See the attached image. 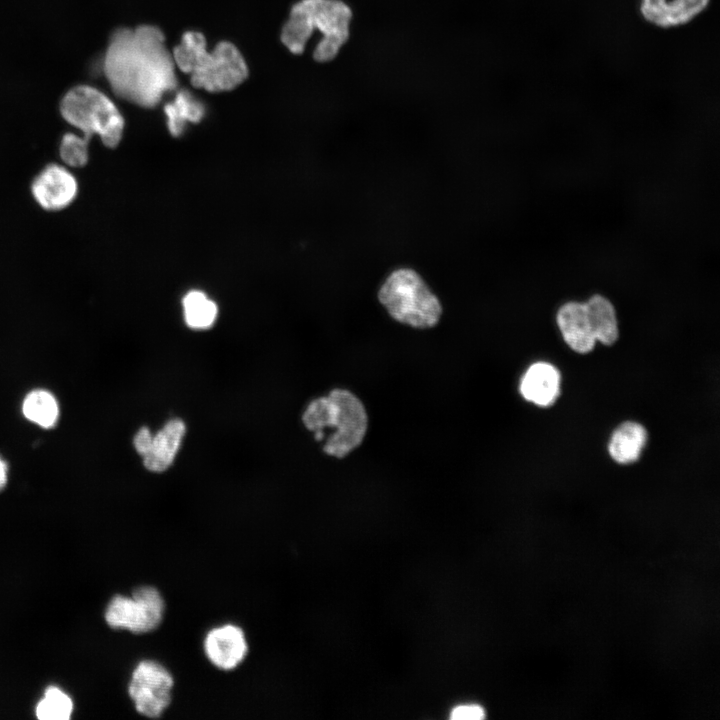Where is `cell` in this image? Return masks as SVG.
Segmentation results:
<instances>
[{"label":"cell","mask_w":720,"mask_h":720,"mask_svg":"<svg viewBox=\"0 0 720 720\" xmlns=\"http://www.w3.org/2000/svg\"><path fill=\"white\" fill-rule=\"evenodd\" d=\"M153 435L147 427H142L136 433L133 443L137 453L143 456L150 448Z\"/></svg>","instance_id":"23"},{"label":"cell","mask_w":720,"mask_h":720,"mask_svg":"<svg viewBox=\"0 0 720 720\" xmlns=\"http://www.w3.org/2000/svg\"><path fill=\"white\" fill-rule=\"evenodd\" d=\"M351 9L341 0H300L290 10L281 30V41L293 54H301L313 31L322 38L313 58L323 63L334 59L350 34Z\"/></svg>","instance_id":"2"},{"label":"cell","mask_w":720,"mask_h":720,"mask_svg":"<svg viewBox=\"0 0 720 720\" xmlns=\"http://www.w3.org/2000/svg\"><path fill=\"white\" fill-rule=\"evenodd\" d=\"M185 434V424L181 419L168 421L152 437L149 450L142 456L146 469L152 472L165 471L174 461Z\"/></svg>","instance_id":"14"},{"label":"cell","mask_w":720,"mask_h":720,"mask_svg":"<svg viewBox=\"0 0 720 720\" xmlns=\"http://www.w3.org/2000/svg\"><path fill=\"white\" fill-rule=\"evenodd\" d=\"M60 113L83 132L87 141L94 134L109 148H115L121 141L124 118L112 100L96 88L79 85L70 89L60 102Z\"/></svg>","instance_id":"6"},{"label":"cell","mask_w":720,"mask_h":720,"mask_svg":"<svg viewBox=\"0 0 720 720\" xmlns=\"http://www.w3.org/2000/svg\"><path fill=\"white\" fill-rule=\"evenodd\" d=\"M31 192L43 209L57 211L73 202L78 192V183L66 167L49 164L34 178Z\"/></svg>","instance_id":"9"},{"label":"cell","mask_w":720,"mask_h":720,"mask_svg":"<svg viewBox=\"0 0 720 720\" xmlns=\"http://www.w3.org/2000/svg\"><path fill=\"white\" fill-rule=\"evenodd\" d=\"M169 132L178 137L187 122L197 123L205 115V107L188 90L177 92L174 100L164 107Z\"/></svg>","instance_id":"17"},{"label":"cell","mask_w":720,"mask_h":720,"mask_svg":"<svg viewBox=\"0 0 720 720\" xmlns=\"http://www.w3.org/2000/svg\"><path fill=\"white\" fill-rule=\"evenodd\" d=\"M307 429L315 439L323 440L324 430L331 429L323 450L342 458L358 447L367 431L368 419L362 402L351 392L334 389L328 396L313 400L303 414Z\"/></svg>","instance_id":"4"},{"label":"cell","mask_w":720,"mask_h":720,"mask_svg":"<svg viewBox=\"0 0 720 720\" xmlns=\"http://www.w3.org/2000/svg\"><path fill=\"white\" fill-rule=\"evenodd\" d=\"M556 322L568 346L578 353L590 352L596 340L590 329L584 303L567 302L563 304L557 314Z\"/></svg>","instance_id":"13"},{"label":"cell","mask_w":720,"mask_h":720,"mask_svg":"<svg viewBox=\"0 0 720 720\" xmlns=\"http://www.w3.org/2000/svg\"><path fill=\"white\" fill-rule=\"evenodd\" d=\"M165 602L158 589L137 587L131 596L115 595L105 610V620L113 629L144 634L155 630L162 622Z\"/></svg>","instance_id":"7"},{"label":"cell","mask_w":720,"mask_h":720,"mask_svg":"<svg viewBox=\"0 0 720 720\" xmlns=\"http://www.w3.org/2000/svg\"><path fill=\"white\" fill-rule=\"evenodd\" d=\"M647 441L645 428L636 422L622 423L612 434L608 451L612 459L620 464L637 461Z\"/></svg>","instance_id":"15"},{"label":"cell","mask_w":720,"mask_h":720,"mask_svg":"<svg viewBox=\"0 0 720 720\" xmlns=\"http://www.w3.org/2000/svg\"><path fill=\"white\" fill-rule=\"evenodd\" d=\"M88 146L89 141L84 137H80L74 133H66L60 142V158L70 167H83L89 159Z\"/></svg>","instance_id":"21"},{"label":"cell","mask_w":720,"mask_h":720,"mask_svg":"<svg viewBox=\"0 0 720 720\" xmlns=\"http://www.w3.org/2000/svg\"><path fill=\"white\" fill-rule=\"evenodd\" d=\"M175 66L190 76L195 88L224 92L236 88L248 77V67L239 49L221 41L212 51L206 49L201 32L187 31L172 52Z\"/></svg>","instance_id":"3"},{"label":"cell","mask_w":720,"mask_h":720,"mask_svg":"<svg viewBox=\"0 0 720 720\" xmlns=\"http://www.w3.org/2000/svg\"><path fill=\"white\" fill-rule=\"evenodd\" d=\"M182 305L185 322L190 328H210L217 318V305L202 291L188 292L183 298Z\"/></svg>","instance_id":"19"},{"label":"cell","mask_w":720,"mask_h":720,"mask_svg":"<svg viewBox=\"0 0 720 720\" xmlns=\"http://www.w3.org/2000/svg\"><path fill=\"white\" fill-rule=\"evenodd\" d=\"M174 679L169 670L155 660H143L132 672L128 693L141 715L158 718L168 708Z\"/></svg>","instance_id":"8"},{"label":"cell","mask_w":720,"mask_h":720,"mask_svg":"<svg viewBox=\"0 0 720 720\" xmlns=\"http://www.w3.org/2000/svg\"><path fill=\"white\" fill-rule=\"evenodd\" d=\"M72 712V699L55 686H49L45 690L35 709L37 718L41 720H68Z\"/></svg>","instance_id":"20"},{"label":"cell","mask_w":720,"mask_h":720,"mask_svg":"<svg viewBox=\"0 0 720 720\" xmlns=\"http://www.w3.org/2000/svg\"><path fill=\"white\" fill-rule=\"evenodd\" d=\"M8 480L7 463L0 457V491L6 486Z\"/></svg>","instance_id":"24"},{"label":"cell","mask_w":720,"mask_h":720,"mask_svg":"<svg viewBox=\"0 0 720 720\" xmlns=\"http://www.w3.org/2000/svg\"><path fill=\"white\" fill-rule=\"evenodd\" d=\"M22 412L29 421L49 429L57 423L59 407L56 398L50 392L37 389L25 396Z\"/></svg>","instance_id":"18"},{"label":"cell","mask_w":720,"mask_h":720,"mask_svg":"<svg viewBox=\"0 0 720 720\" xmlns=\"http://www.w3.org/2000/svg\"><path fill=\"white\" fill-rule=\"evenodd\" d=\"M485 717L484 709L477 704H463L454 707L450 718L453 720H480Z\"/></svg>","instance_id":"22"},{"label":"cell","mask_w":720,"mask_h":720,"mask_svg":"<svg viewBox=\"0 0 720 720\" xmlns=\"http://www.w3.org/2000/svg\"><path fill=\"white\" fill-rule=\"evenodd\" d=\"M709 2L710 0H641L640 12L649 23L669 28L692 21L708 7Z\"/></svg>","instance_id":"11"},{"label":"cell","mask_w":720,"mask_h":720,"mask_svg":"<svg viewBox=\"0 0 720 720\" xmlns=\"http://www.w3.org/2000/svg\"><path fill=\"white\" fill-rule=\"evenodd\" d=\"M587 320L596 341L612 345L618 338V323L613 304L602 295H594L585 303Z\"/></svg>","instance_id":"16"},{"label":"cell","mask_w":720,"mask_h":720,"mask_svg":"<svg viewBox=\"0 0 720 720\" xmlns=\"http://www.w3.org/2000/svg\"><path fill=\"white\" fill-rule=\"evenodd\" d=\"M203 647L208 660L223 671L235 669L248 653L244 631L234 624H225L209 630L204 638Z\"/></svg>","instance_id":"10"},{"label":"cell","mask_w":720,"mask_h":720,"mask_svg":"<svg viewBox=\"0 0 720 720\" xmlns=\"http://www.w3.org/2000/svg\"><path fill=\"white\" fill-rule=\"evenodd\" d=\"M175 63L156 26L119 28L104 57V73L118 97L144 108L155 107L177 88Z\"/></svg>","instance_id":"1"},{"label":"cell","mask_w":720,"mask_h":720,"mask_svg":"<svg viewBox=\"0 0 720 720\" xmlns=\"http://www.w3.org/2000/svg\"><path fill=\"white\" fill-rule=\"evenodd\" d=\"M378 300L394 320L414 328L433 327L442 314L437 296L423 277L408 267L397 268L386 276Z\"/></svg>","instance_id":"5"},{"label":"cell","mask_w":720,"mask_h":720,"mask_svg":"<svg viewBox=\"0 0 720 720\" xmlns=\"http://www.w3.org/2000/svg\"><path fill=\"white\" fill-rule=\"evenodd\" d=\"M560 392V373L550 363L531 365L520 382V393L529 402L541 407L552 405Z\"/></svg>","instance_id":"12"}]
</instances>
